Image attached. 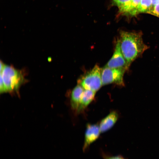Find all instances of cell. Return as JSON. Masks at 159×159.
Instances as JSON below:
<instances>
[{
    "mask_svg": "<svg viewBox=\"0 0 159 159\" xmlns=\"http://www.w3.org/2000/svg\"><path fill=\"white\" fill-rule=\"evenodd\" d=\"M119 39L121 52L129 67L148 48L143 41L141 32L121 31Z\"/></svg>",
    "mask_w": 159,
    "mask_h": 159,
    "instance_id": "6da1fadb",
    "label": "cell"
},
{
    "mask_svg": "<svg viewBox=\"0 0 159 159\" xmlns=\"http://www.w3.org/2000/svg\"><path fill=\"white\" fill-rule=\"evenodd\" d=\"M0 75L3 81L6 92L17 90L24 80L21 71L5 64L2 71L0 72Z\"/></svg>",
    "mask_w": 159,
    "mask_h": 159,
    "instance_id": "7a4b0ae2",
    "label": "cell"
},
{
    "mask_svg": "<svg viewBox=\"0 0 159 159\" xmlns=\"http://www.w3.org/2000/svg\"><path fill=\"white\" fill-rule=\"evenodd\" d=\"M78 84L85 89L96 92L102 85L101 69L97 65L82 76L78 80Z\"/></svg>",
    "mask_w": 159,
    "mask_h": 159,
    "instance_id": "3957f363",
    "label": "cell"
},
{
    "mask_svg": "<svg viewBox=\"0 0 159 159\" xmlns=\"http://www.w3.org/2000/svg\"><path fill=\"white\" fill-rule=\"evenodd\" d=\"M126 70L123 69L111 68L105 66L101 69L102 85L114 83L120 86L124 85L123 76Z\"/></svg>",
    "mask_w": 159,
    "mask_h": 159,
    "instance_id": "277c9868",
    "label": "cell"
},
{
    "mask_svg": "<svg viewBox=\"0 0 159 159\" xmlns=\"http://www.w3.org/2000/svg\"><path fill=\"white\" fill-rule=\"evenodd\" d=\"M105 66L111 68L123 69L126 70L129 68L121 52L119 39L116 42L113 55Z\"/></svg>",
    "mask_w": 159,
    "mask_h": 159,
    "instance_id": "5b68a950",
    "label": "cell"
},
{
    "mask_svg": "<svg viewBox=\"0 0 159 159\" xmlns=\"http://www.w3.org/2000/svg\"><path fill=\"white\" fill-rule=\"evenodd\" d=\"M101 133L97 124H87L85 132V140L82 150L85 152L90 145L99 138Z\"/></svg>",
    "mask_w": 159,
    "mask_h": 159,
    "instance_id": "8992f818",
    "label": "cell"
},
{
    "mask_svg": "<svg viewBox=\"0 0 159 159\" xmlns=\"http://www.w3.org/2000/svg\"><path fill=\"white\" fill-rule=\"evenodd\" d=\"M118 117L117 113L113 111L103 118L99 126L100 132H105L111 128L117 121Z\"/></svg>",
    "mask_w": 159,
    "mask_h": 159,
    "instance_id": "52a82bcc",
    "label": "cell"
},
{
    "mask_svg": "<svg viewBox=\"0 0 159 159\" xmlns=\"http://www.w3.org/2000/svg\"><path fill=\"white\" fill-rule=\"evenodd\" d=\"M84 90V88L78 84L72 90L71 97V104L73 110L77 111Z\"/></svg>",
    "mask_w": 159,
    "mask_h": 159,
    "instance_id": "ba28073f",
    "label": "cell"
},
{
    "mask_svg": "<svg viewBox=\"0 0 159 159\" xmlns=\"http://www.w3.org/2000/svg\"><path fill=\"white\" fill-rule=\"evenodd\" d=\"M95 92L91 90L85 89L84 90L77 110V112L82 110L88 105L94 99Z\"/></svg>",
    "mask_w": 159,
    "mask_h": 159,
    "instance_id": "9c48e42d",
    "label": "cell"
},
{
    "mask_svg": "<svg viewBox=\"0 0 159 159\" xmlns=\"http://www.w3.org/2000/svg\"><path fill=\"white\" fill-rule=\"evenodd\" d=\"M113 3L119 9V12L122 15H127L131 0H112Z\"/></svg>",
    "mask_w": 159,
    "mask_h": 159,
    "instance_id": "30bf717a",
    "label": "cell"
},
{
    "mask_svg": "<svg viewBox=\"0 0 159 159\" xmlns=\"http://www.w3.org/2000/svg\"><path fill=\"white\" fill-rule=\"evenodd\" d=\"M152 0H141L137 9L138 14L147 13L152 6Z\"/></svg>",
    "mask_w": 159,
    "mask_h": 159,
    "instance_id": "8fae6325",
    "label": "cell"
},
{
    "mask_svg": "<svg viewBox=\"0 0 159 159\" xmlns=\"http://www.w3.org/2000/svg\"><path fill=\"white\" fill-rule=\"evenodd\" d=\"M141 0H131V4L127 15L134 16L138 14L137 9Z\"/></svg>",
    "mask_w": 159,
    "mask_h": 159,
    "instance_id": "7c38bea8",
    "label": "cell"
},
{
    "mask_svg": "<svg viewBox=\"0 0 159 159\" xmlns=\"http://www.w3.org/2000/svg\"><path fill=\"white\" fill-rule=\"evenodd\" d=\"M147 13L159 17V4L151 6Z\"/></svg>",
    "mask_w": 159,
    "mask_h": 159,
    "instance_id": "4fadbf2b",
    "label": "cell"
},
{
    "mask_svg": "<svg viewBox=\"0 0 159 159\" xmlns=\"http://www.w3.org/2000/svg\"><path fill=\"white\" fill-rule=\"evenodd\" d=\"M105 159H125L120 155L105 156Z\"/></svg>",
    "mask_w": 159,
    "mask_h": 159,
    "instance_id": "5bb4252c",
    "label": "cell"
},
{
    "mask_svg": "<svg viewBox=\"0 0 159 159\" xmlns=\"http://www.w3.org/2000/svg\"><path fill=\"white\" fill-rule=\"evenodd\" d=\"M158 4H159V0H152L151 6H154Z\"/></svg>",
    "mask_w": 159,
    "mask_h": 159,
    "instance_id": "9a60e30c",
    "label": "cell"
}]
</instances>
